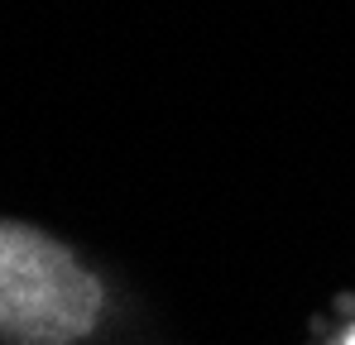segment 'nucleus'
Wrapping results in <instances>:
<instances>
[{
    "instance_id": "nucleus-2",
    "label": "nucleus",
    "mask_w": 355,
    "mask_h": 345,
    "mask_svg": "<svg viewBox=\"0 0 355 345\" xmlns=\"http://www.w3.org/2000/svg\"><path fill=\"white\" fill-rule=\"evenodd\" d=\"M346 345H355V331H351V341H346Z\"/></svg>"
},
{
    "instance_id": "nucleus-1",
    "label": "nucleus",
    "mask_w": 355,
    "mask_h": 345,
    "mask_svg": "<svg viewBox=\"0 0 355 345\" xmlns=\"http://www.w3.org/2000/svg\"><path fill=\"white\" fill-rule=\"evenodd\" d=\"M101 317V283L72 249L29 226L0 221V341L72 345Z\"/></svg>"
}]
</instances>
